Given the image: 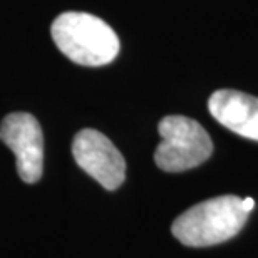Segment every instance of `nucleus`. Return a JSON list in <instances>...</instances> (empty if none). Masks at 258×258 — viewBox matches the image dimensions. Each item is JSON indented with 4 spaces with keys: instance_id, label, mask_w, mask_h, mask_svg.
Returning a JSON list of instances; mask_svg holds the SVG:
<instances>
[{
    "instance_id": "1",
    "label": "nucleus",
    "mask_w": 258,
    "mask_h": 258,
    "mask_svg": "<svg viewBox=\"0 0 258 258\" xmlns=\"http://www.w3.org/2000/svg\"><path fill=\"white\" fill-rule=\"evenodd\" d=\"M243 198L223 195L201 201L173 221L171 233L186 246H211L228 241L241 231L248 220Z\"/></svg>"
},
{
    "instance_id": "2",
    "label": "nucleus",
    "mask_w": 258,
    "mask_h": 258,
    "mask_svg": "<svg viewBox=\"0 0 258 258\" xmlns=\"http://www.w3.org/2000/svg\"><path fill=\"white\" fill-rule=\"evenodd\" d=\"M57 49L72 62L99 67L119 54V37L104 20L86 12H64L50 25Z\"/></svg>"
},
{
    "instance_id": "3",
    "label": "nucleus",
    "mask_w": 258,
    "mask_h": 258,
    "mask_svg": "<svg viewBox=\"0 0 258 258\" xmlns=\"http://www.w3.org/2000/svg\"><path fill=\"white\" fill-rule=\"evenodd\" d=\"M161 143L154 151L158 168L181 173L203 164L213 153V141L198 121L186 116H166L158 124Z\"/></svg>"
},
{
    "instance_id": "4",
    "label": "nucleus",
    "mask_w": 258,
    "mask_h": 258,
    "mask_svg": "<svg viewBox=\"0 0 258 258\" xmlns=\"http://www.w3.org/2000/svg\"><path fill=\"white\" fill-rule=\"evenodd\" d=\"M72 154L82 171L102 188L117 189L124 183L126 161L109 138L96 129H82L72 141Z\"/></svg>"
},
{
    "instance_id": "5",
    "label": "nucleus",
    "mask_w": 258,
    "mask_h": 258,
    "mask_svg": "<svg viewBox=\"0 0 258 258\" xmlns=\"http://www.w3.org/2000/svg\"><path fill=\"white\" fill-rule=\"evenodd\" d=\"M0 141L15 154L17 173L24 183H37L42 178L44 138L39 121L29 112H12L0 124Z\"/></svg>"
},
{
    "instance_id": "6",
    "label": "nucleus",
    "mask_w": 258,
    "mask_h": 258,
    "mask_svg": "<svg viewBox=\"0 0 258 258\" xmlns=\"http://www.w3.org/2000/svg\"><path fill=\"white\" fill-rule=\"evenodd\" d=\"M210 114L238 136L258 141V97L233 89H220L208 99Z\"/></svg>"
},
{
    "instance_id": "7",
    "label": "nucleus",
    "mask_w": 258,
    "mask_h": 258,
    "mask_svg": "<svg viewBox=\"0 0 258 258\" xmlns=\"http://www.w3.org/2000/svg\"><path fill=\"white\" fill-rule=\"evenodd\" d=\"M243 208H245V211H250L255 208V200L253 198H243Z\"/></svg>"
}]
</instances>
